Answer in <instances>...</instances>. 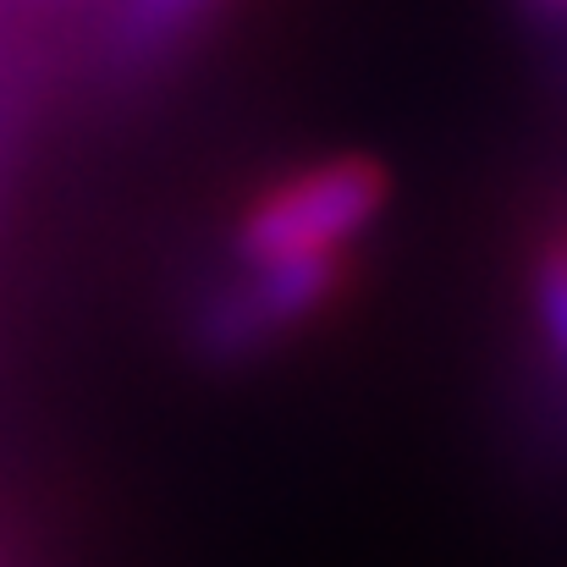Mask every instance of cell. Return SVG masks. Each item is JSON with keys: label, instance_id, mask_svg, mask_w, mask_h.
<instances>
[{"label": "cell", "instance_id": "obj_5", "mask_svg": "<svg viewBox=\"0 0 567 567\" xmlns=\"http://www.w3.org/2000/svg\"><path fill=\"white\" fill-rule=\"evenodd\" d=\"M535 17H546V22H567V0H524Z\"/></svg>", "mask_w": 567, "mask_h": 567}, {"label": "cell", "instance_id": "obj_4", "mask_svg": "<svg viewBox=\"0 0 567 567\" xmlns=\"http://www.w3.org/2000/svg\"><path fill=\"white\" fill-rule=\"evenodd\" d=\"M535 303H540V326H546V342L557 353V364L567 370V248L540 259V276H535Z\"/></svg>", "mask_w": 567, "mask_h": 567}, {"label": "cell", "instance_id": "obj_1", "mask_svg": "<svg viewBox=\"0 0 567 567\" xmlns=\"http://www.w3.org/2000/svg\"><path fill=\"white\" fill-rule=\"evenodd\" d=\"M385 172L375 161H326L309 166L248 204L237 220V254L248 265H276L298 254H342L380 209H385Z\"/></svg>", "mask_w": 567, "mask_h": 567}, {"label": "cell", "instance_id": "obj_3", "mask_svg": "<svg viewBox=\"0 0 567 567\" xmlns=\"http://www.w3.org/2000/svg\"><path fill=\"white\" fill-rule=\"evenodd\" d=\"M209 6L215 0H127L122 6V22H116V39H122L127 55L166 50L177 33H188Z\"/></svg>", "mask_w": 567, "mask_h": 567}, {"label": "cell", "instance_id": "obj_2", "mask_svg": "<svg viewBox=\"0 0 567 567\" xmlns=\"http://www.w3.org/2000/svg\"><path fill=\"white\" fill-rule=\"evenodd\" d=\"M348 281V254H298L276 265H254V276L215 303L204 337L215 348H248L276 331L303 326L315 309H326Z\"/></svg>", "mask_w": 567, "mask_h": 567}]
</instances>
